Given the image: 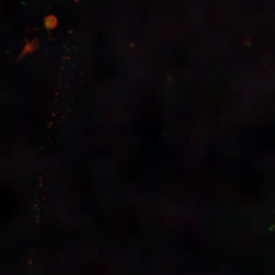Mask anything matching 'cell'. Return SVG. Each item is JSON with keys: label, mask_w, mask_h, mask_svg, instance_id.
Returning a JSON list of instances; mask_svg holds the SVG:
<instances>
[{"label": "cell", "mask_w": 275, "mask_h": 275, "mask_svg": "<svg viewBox=\"0 0 275 275\" xmlns=\"http://www.w3.org/2000/svg\"><path fill=\"white\" fill-rule=\"evenodd\" d=\"M57 24V19L53 16H49L46 18L45 20V25L47 29L54 28Z\"/></svg>", "instance_id": "1"}]
</instances>
